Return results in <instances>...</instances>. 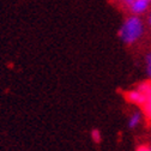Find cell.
I'll return each instance as SVG.
<instances>
[{"instance_id":"6da1fadb","label":"cell","mask_w":151,"mask_h":151,"mask_svg":"<svg viewBox=\"0 0 151 151\" xmlns=\"http://www.w3.org/2000/svg\"><path fill=\"white\" fill-rule=\"evenodd\" d=\"M144 23L142 18L136 14H131L122 22L119 29L120 40L126 45H133L142 39L144 34Z\"/></svg>"},{"instance_id":"7a4b0ae2","label":"cell","mask_w":151,"mask_h":151,"mask_svg":"<svg viewBox=\"0 0 151 151\" xmlns=\"http://www.w3.org/2000/svg\"><path fill=\"white\" fill-rule=\"evenodd\" d=\"M121 4L136 16H142L146 13L151 6V0H120Z\"/></svg>"},{"instance_id":"3957f363","label":"cell","mask_w":151,"mask_h":151,"mask_svg":"<svg viewBox=\"0 0 151 151\" xmlns=\"http://www.w3.org/2000/svg\"><path fill=\"white\" fill-rule=\"evenodd\" d=\"M126 100L129 102V103H133L136 106H143L145 100H146V96L144 95V93L139 90V89H132V90H128L126 93Z\"/></svg>"},{"instance_id":"277c9868","label":"cell","mask_w":151,"mask_h":151,"mask_svg":"<svg viewBox=\"0 0 151 151\" xmlns=\"http://www.w3.org/2000/svg\"><path fill=\"white\" fill-rule=\"evenodd\" d=\"M142 119H143V113L142 111H134V113H132L131 116L128 118V122H127L128 128H136L142 122Z\"/></svg>"},{"instance_id":"5b68a950","label":"cell","mask_w":151,"mask_h":151,"mask_svg":"<svg viewBox=\"0 0 151 151\" xmlns=\"http://www.w3.org/2000/svg\"><path fill=\"white\" fill-rule=\"evenodd\" d=\"M143 108V114L147 118V119H151V96L146 97L144 104L142 106Z\"/></svg>"},{"instance_id":"8992f818","label":"cell","mask_w":151,"mask_h":151,"mask_svg":"<svg viewBox=\"0 0 151 151\" xmlns=\"http://www.w3.org/2000/svg\"><path fill=\"white\" fill-rule=\"evenodd\" d=\"M137 89H139L146 97L151 96V82H143L137 86Z\"/></svg>"},{"instance_id":"52a82bcc","label":"cell","mask_w":151,"mask_h":151,"mask_svg":"<svg viewBox=\"0 0 151 151\" xmlns=\"http://www.w3.org/2000/svg\"><path fill=\"white\" fill-rule=\"evenodd\" d=\"M90 136H91V139H92V142H93V143L100 144V143L102 142V133H101V131H100V129H97V128L91 129Z\"/></svg>"},{"instance_id":"ba28073f","label":"cell","mask_w":151,"mask_h":151,"mask_svg":"<svg viewBox=\"0 0 151 151\" xmlns=\"http://www.w3.org/2000/svg\"><path fill=\"white\" fill-rule=\"evenodd\" d=\"M146 72L151 79V52L146 55Z\"/></svg>"},{"instance_id":"9c48e42d","label":"cell","mask_w":151,"mask_h":151,"mask_svg":"<svg viewBox=\"0 0 151 151\" xmlns=\"http://www.w3.org/2000/svg\"><path fill=\"white\" fill-rule=\"evenodd\" d=\"M136 151H151V147H149V146H146V145H140V146L137 147Z\"/></svg>"},{"instance_id":"30bf717a","label":"cell","mask_w":151,"mask_h":151,"mask_svg":"<svg viewBox=\"0 0 151 151\" xmlns=\"http://www.w3.org/2000/svg\"><path fill=\"white\" fill-rule=\"evenodd\" d=\"M147 23H149V25H151V11L147 14Z\"/></svg>"}]
</instances>
